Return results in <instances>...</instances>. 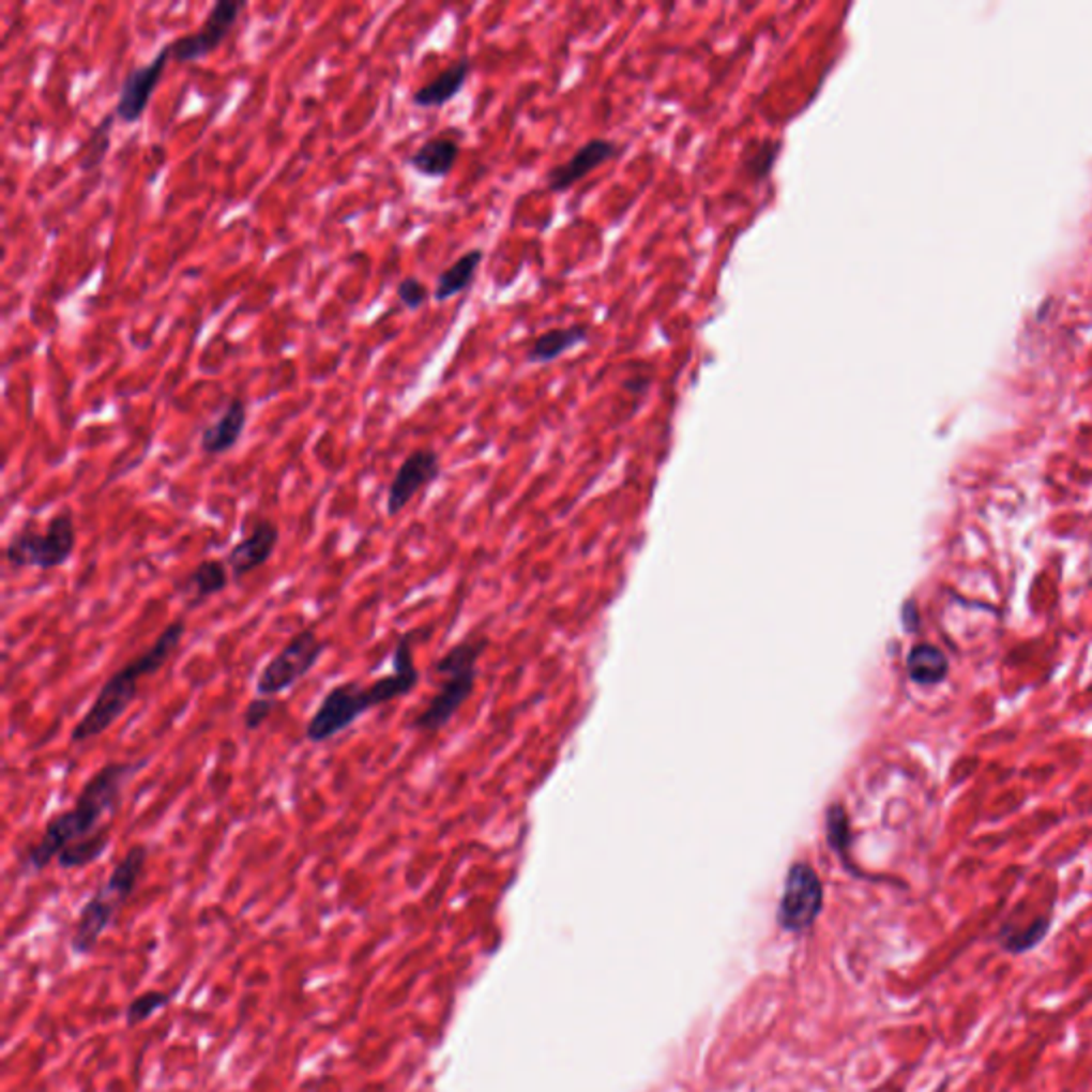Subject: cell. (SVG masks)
Wrapping results in <instances>:
<instances>
[{
  "label": "cell",
  "instance_id": "obj_1",
  "mask_svg": "<svg viewBox=\"0 0 1092 1092\" xmlns=\"http://www.w3.org/2000/svg\"><path fill=\"white\" fill-rule=\"evenodd\" d=\"M150 767V758L128 762L103 764L79 790L73 807L47 819L43 834L32 843L21 858V864L32 870H45L69 845L84 840L98 832L107 818H113L122 805L126 786L143 769Z\"/></svg>",
  "mask_w": 1092,
  "mask_h": 1092
},
{
  "label": "cell",
  "instance_id": "obj_2",
  "mask_svg": "<svg viewBox=\"0 0 1092 1092\" xmlns=\"http://www.w3.org/2000/svg\"><path fill=\"white\" fill-rule=\"evenodd\" d=\"M421 683V670L414 662L412 634L399 636L393 649V672L371 683L344 681L333 685L305 726V739L314 745L327 743L354 726L371 709L410 696Z\"/></svg>",
  "mask_w": 1092,
  "mask_h": 1092
},
{
  "label": "cell",
  "instance_id": "obj_3",
  "mask_svg": "<svg viewBox=\"0 0 1092 1092\" xmlns=\"http://www.w3.org/2000/svg\"><path fill=\"white\" fill-rule=\"evenodd\" d=\"M186 636V623L182 619L169 623L156 640L135 655L128 664H124L120 670H116L98 689L94 696L90 709L79 717V722L73 726L69 741L71 745H81L88 741L98 739L116 722H120L126 711L133 707V702L139 698V683L148 677H154L161 672L167 662L173 657V653L180 649L182 640Z\"/></svg>",
  "mask_w": 1092,
  "mask_h": 1092
},
{
  "label": "cell",
  "instance_id": "obj_4",
  "mask_svg": "<svg viewBox=\"0 0 1092 1092\" xmlns=\"http://www.w3.org/2000/svg\"><path fill=\"white\" fill-rule=\"evenodd\" d=\"M148 858L150 849L146 845H133L111 868L107 881L101 883L96 892L86 900L69 943L75 956H90L96 950L101 937L116 922L118 911L135 894L146 873Z\"/></svg>",
  "mask_w": 1092,
  "mask_h": 1092
},
{
  "label": "cell",
  "instance_id": "obj_5",
  "mask_svg": "<svg viewBox=\"0 0 1092 1092\" xmlns=\"http://www.w3.org/2000/svg\"><path fill=\"white\" fill-rule=\"evenodd\" d=\"M487 649V638H466L451 647L434 666L442 679L438 694L410 722V730L421 734H438L444 730L459 709L470 700L476 687L479 659Z\"/></svg>",
  "mask_w": 1092,
  "mask_h": 1092
},
{
  "label": "cell",
  "instance_id": "obj_6",
  "mask_svg": "<svg viewBox=\"0 0 1092 1092\" xmlns=\"http://www.w3.org/2000/svg\"><path fill=\"white\" fill-rule=\"evenodd\" d=\"M77 548V528L71 509H62L56 513L45 530H34L26 524L19 532L13 534L4 548V559L13 570H56L71 561Z\"/></svg>",
  "mask_w": 1092,
  "mask_h": 1092
},
{
  "label": "cell",
  "instance_id": "obj_7",
  "mask_svg": "<svg viewBox=\"0 0 1092 1092\" xmlns=\"http://www.w3.org/2000/svg\"><path fill=\"white\" fill-rule=\"evenodd\" d=\"M327 651V642L316 630L305 627L290 636V640L261 668L257 677V696L275 698L294 687L307 677Z\"/></svg>",
  "mask_w": 1092,
  "mask_h": 1092
},
{
  "label": "cell",
  "instance_id": "obj_8",
  "mask_svg": "<svg viewBox=\"0 0 1092 1092\" xmlns=\"http://www.w3.org/2000/svg\"><path fill=\"white\" fill-rule=\"evenodd\" d=\"M823 907V888L816 868L807 862H797L790 866L784 896L779 903V922L784 928L803 932L818 920Z\"/></svg>",
  "mask_w": 1092,
  "mask_h": 1092
},
{
  "label": "cell",
  "instance_id": "obj_9",
  "mask_svg": "<svg viewBox=\"0 0 1092 1092\" xmlns=\"http://www.w3.org/2000/svg\"><path fill=\"white\" fill-rule=\"evenodd\" d=\"M246 6L248 2L244 0H218L197 32L184 34L169 43L171 58L176 62H193L216 51Z\"/></svg>",
  "mask_w": 1092,
  "mask_h": 1092
},
{
  "label": "cell",
  "instance_id": "obj_10",
  "mask_svg": "<svg viewBox=\"0 0 1092 1092\" xmlns=\"http://www.w3.org/2000/svg\"><path fill=\"white\" fill-rule=\"evenodd\" d=\"M442 474L440 455L434 449H419L410 453L395 472L386 491V515L397 517L406 506Z\"/></svg>",
  "mask_w": 1092,
  "mask_h": 1092
},
{
  "label": "cell",
  "instance_id": "obj_11",
  "mask_svg": "<svg viewBox=\"0 0 1092 1092\" xmlns=\"http://www.w3.org/2000/svg\"><path fill=\"white\" fill-rule=\"evenodd\" d=\"M169 58H171V47L167 43L158 49V54L150 62L135 66L126 73V77L120 86V96H118V105L113 111L120 122L133 124L143 116V111L150 105V96L165 73V64Z\"/></svg>",
  "mask_w": 1092,
  "mask_h": 1092
},
{
  "label": "cell",
  "instance_id": "obj_12",
  "mask_svg": "<svg viewBox=\"0 0 1092 1092\" xmlns=\"http://www.w3.org/2000/svg\"><path fill=\"white\" fill-rule=\"evenodd\" d=\"M621 154L619 143L610 139H589L582 143L565 163L552 167L546 173V188L550 193H565L580 180H585L589 173H593L604 163L617 158Z\"/></svg>",
  "mask_w": 1092,
  "mask_h": 1092
},
{
  "label": "cell",
  "instance_id": "obj_13",
  "mask_svg": "<svg viewBox=\"0 0 1092 1092\" xmlns=\"http://www.w3.org/2000/svg\"><path fill=\"white\" fill-rule=\"evenodd\" d=\"M277 543H279L277 524L272 519H261L255 524V528L248 532L244 541L233 545L225 561L236 578H244L272 561Z\"/></svg>",
  "mask_w": 1092,
  "mask_h": 1092
},
{
  "label": "cell",
  "instance_id": "obj_14",
  "mask_svg": "<svg viewBox=\"0 0 1092 1092\" xmlns=\"http://www.w3.org/2000/svg\"><path fill=\"white\" fill-rule=\"evenodd\" d=\"M246 423H248L246 401L242 397H233L223 410V414L203 429L201 451L212 457L233 451L244 436Z\"/></svg>",
  "mask_w": 1092,
  "mask_h": 1092
},
{
  "label": "cell",
  "instance_id": "obj_15",
  "mask_svg": "<svg viewBox=\"0 0 1092 1092\" xmlns=\"http://www.w3.org/2000/svg\"><path fill=\"white\" fill-rule=\"evenodd\" d=\"M459 152H461L459 139L451 137L449 133H442L427 139L421 148H416L408 163L416 173L425 178H446L457 165Z\"/></svg>",
  "mask_w": 1092,
  "mask_h": 1092
},
{
  "label": "cell",
  "instance_id": "obj_16",
  "mask_svg": "<svg viewBox=\"0 0 1092 1092\" xmlns=\"http://www.w3.org/2000/svg\"><path fill=\"white\" fill-rule=\"evenodd\" d=\"M472 71L470 58H459L449 69H444L440 75H436L431 81L421 86L412 94V103L416 107H442L449 101H453L466 86Z\"/></svg>",
  "mask_w": 1092,
  "mask_h": 1092
},
{
  "label": "cell",
  "instance_id": "obj_17",
  "mask_svg": "<svg viewBox=\"0 0 1092 1092\" xmlns=\"http://www.w3.org/2000/svg\"><path fill=\"white\" fill-rule=\"evenodd\" d=\"M231 576L233 574H231L227 561L210 557V559L199 561L191 570V574L186 576L182 589L191 595V604L195 606V604H199L203 600H210V597L223 593L229 587Z\"/></svg>",
  "mask_w": 1092,
  "mask_h": 1092
},
{
  "label": "cell",
  "instance_id": "obj_18",
  "mask_svg": "<svg viewBox=\"0 0 1092 1092\" xmlns=\"http://www.w3.org/2000/svg\"><path fill=\"white\" fill-rule=\"evenodd\" d=\"M587 339H589V327L587 324H572V327L550 329V331L539 335L532 342V346L528 350V361L545 365V363H550V361L563 357L565 352L582 346Z\"/></svg>",
  "mask_w": 1092,
  "mask_h": 1092
},
{
  "label": "cell",
  "instance_id": "obj_19",
  "mask_svg": "<svg viewBox=\"0 0 1092 1092\" xmlns=\"http://www.w3.org/2000/svg\"><path fill=\"white\" fill-rule=\"evenodd\" d=\"M483 259H485V253L481 248H474V251H468L466 255H461L449 270L440 273L436 288H434L436 301H446V299H453L455 294L464 292L474 282Z\"/></svg>",
  "mask_w": 1092,
  "mask_h": 1092
},
{
  "label": "cell",
  "instance_id": "obj_20",
  "mask_svg": "<svg viewBox=\"0 0 1092 1092\" xmlns=\"http://www.w3.org/2000/svg\"><path fill=\"white\" fill-rule=\"evenodd\" d=\"M907 672L913 683L928 687L945 681L950 672V662L941 649L932 644H917L909 651Z\"/></svg>",
  "mask_w": 1092,
  "mask_h": 1092
},
{
  "label": "cell",
  "instance_id": "obj_21",
  "mask_svg": "<svg viewBox=\"0 0 1092 1092\" xmlns=\"http://www.w3.org/2000/svg\"><path fill=\"white\" fill-rule=\"evenodd\" d=\"M1050 930H1052V917L1040 915L1025 928H1014V926L1005 924L999 930L997 941L1003 947V952H1007L1010 956H1022V954H1029L1035 947H1040L1046 941V937L1050 935Z\"/></svg>",
  "mask_w": 1092,
  "mask_h": 1092
},
{
  "label": "cell",
  "instance_id": "obj_22",
  "mask_svg": "<svg viewBox=\"0 0 1092 1092\" xmlns=\"http://www.w3.org/2000/svg\"><path fill=\"white\" fill-rule=\"evenodd\" d=\"M111 845V825L105 823L98 832H94L92 836L84 838V840H77L73 845H69L58 858H56V864L58 868L62 870H77V868H84V866H90L94 864L96 860L103 858V853L109 849Z\"/></svg>",
  "mask_w": 1092,
  "mask_h": 1092
},
{
  "label": "cell",
  "instance_id": "obj_23",
  "mask_svg": "<svg viewBox=\"0 0 1092 1092\" xmlns=\"http://www.w3.org/2000/svg\"><path fill=\"white\" fill-rule=\"evenodd\" d=\"M171 999H173V995L165 992V990H146V992L137 995L124 1010L126 1027L133 1029V1027L148 1022L154 1014L163 1012L171 1003Z\"/></svg>",
  "mask_w": 1092,
  "mask_h": 1092
},
{
  "label": "cell",
  "instance_id": "obj_24",
  "mask_svg": "<svg viewBox=\"0 0 1092 1092\" xmlns=\"http://www.w3.org/2000/svg\"><path fill=\"white\" fill-rule=\"evenodd\" d=\"M113 122H116V113H109V116H107V118H105V120H103V122H101V124L92 131V135L88 137V141H86V146H84V152H81V154H84V158H81V169H84V171H92V169H96V167L105 161V154H107V150H109V141H111L109 133H111Z\"/></svg>",
  "mask_w": 1092,
  "mask_h": 1092
},
{
  "label": "cell",
  "instance_id": "obj_25",
  "mask_svg": "<svg viewBox=\"0 0 1092 1092\" xmlns=\"http://www.w3.org/2000/svg\"><path fill=\"white\" fill-rule=\"evenodd\" d=\"M777 152H779L777 141H771V139L760 141L758 148L754 152H749L745 158V173L754 180H764L771 173V169L779 156Z\"/></svg>",
  "mask_w": 1092,
  "mask_h": 1092
},
{
  "label": "cell",
  "instance_id": "obj_26",
  "mask_svg": "<svg viewBox=\"0 0 1092 1092\" xmlns=\"http://www.w3.org/2000/svg\"><path fill=\"white\" fill-rule=\"evenodd\" d=\"M825 836H828L830 847L836 849L840 855H845L849 840H851V832H849V819L840 805H832L825 814Z\"/></svg>",
  "mask_w": 1092,
  "mask_h": 1092
},
{
  "label": "cell",
  "instance_id": "obj_27",
  "mask_svg": "<svg viewBox=\"0 0 1092 1092\" xmlns=\"http://www.w3.org/2000/svg\"><path fill=\"white\" fill-rule=\"evenodd\" d=\"M275 711V700L273 698H266V696H255L246 709H244V715H242V722H244V728L248 732H257L261 730L270 717Z\"/></svg>",
  "mask_w": 1092,
  "mask_h": 1092
},
{
  "label": "cell",
  "instance_id": "obj_28",
  "mask_svg": "<svg viewBox=\"0 0 1092 1092\" xmlns=\"http://www.w3.org/2000/svg\"><path fill=\"white\" fill-rule=\"evenodd\" d=\"M397 299L410 307V309H419L427 299H429V290L427 286L414 277V275H408L404 277L399 284H397Z\"/></svg>",
  "mask_w": 1092,
  "mask_h": 1092
},
{
  "label": "cell",
  "instance_id": "obj_29",
  "mask_svg": "<svg viewBox=\"0 0 1092 1092\" xmlns=\"http://www.w3.org/2000/svg\"><path fill=\"white\" fill-rule=\"evenodd\" d=\"M903 621H905L907 632H917L920 615H917V608H915V604H913V602H907V606L903 608Z\"/></svg>",
  "mask_w": 1092,
  "mask_h": 1092
}]
</instances>
